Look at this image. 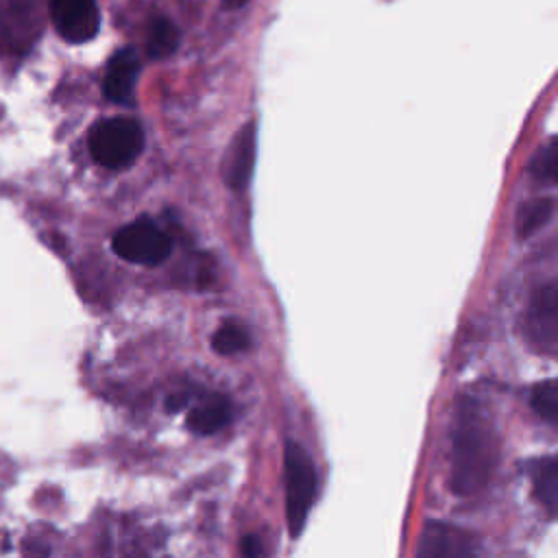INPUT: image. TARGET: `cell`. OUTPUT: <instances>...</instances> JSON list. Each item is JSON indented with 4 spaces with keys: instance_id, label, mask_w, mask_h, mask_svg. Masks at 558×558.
Returning <instances> with one entry per match:
<instances>
[{
    "instance_id": "obj_1",
    "label": "cell",
    "mask_w": 558,
    "mask_h": 558,
    "mask_svg": "<svg viewBox=\"0 0 558 558\" xmlns=\"http://www.w3.org/2000/svg\"><path fill=\"white\" fill-rule=\"evenodd\" d=\"M497 464V434L484 408L462 397L456 405L451 427V486L458 495L482 490Z\"/></svg>"
},
{
    "instance_id": "obj_2",
    "label": "cell",
    "mask_w": 558,
    "mask_h": 558,
    "mask_svg": "<svg viewBox=\"0 0 558 558\" xmlns=\"http://www.w3.org/2000/svg\"><path fill=\"white\" fill-rule=\"evenodd\" d=\"M142 150L144 131L133 118L100 120L89 133L92 157L109 170H122L131 166Z\"/></svg>"
},
{
    "instance_id": "obj_3",
    "label": "cell",
    "mask_w": 558,
    "mask_h": 558,
    "mask_svg": "<svg viewBox=\"0 0 558 558\" xmlns=\"http://www.w3.org/2000/svg\"><path fill=\"white\" fill-rule=\"evenodd\" d=\"M286 480V517L290 536H299L316 493V471L307 451L299 442H288L283 453Z\"/></svg>"
},
{
    "instance_id": "obj_4",
    "label": "cell",
    "mask_w": 558,
    "mask_h": 558,
    "mask_svg": "<svg viewBox=\"0 0 558 558\" xmlns=\"http://www.w3.org/2000/svg\"><path fill=\"white\" fill-rule=\"evenodd\" d=\"M113 251L126 262L155 266L172 251L170 235L148 216H142L113 235Z\"/></svg>"
},
{
    "instance_id": "obj_5",
    "label": "cell",
    "mask_w": 558,
    "mask_h": 558,
    "mask_svg": "<svg viewBox=\"0 0 558 558\" xmlns=\"http://www.w3.org/2000/svg\"><path fill=\"white\" fill-rule=\"evenodd\" d=\"M50 17L57 33L70 44L89 41L100 28L96 0H50Z\"/></svg>"
},
{
    "instance_id": "obj_6",
    "label": "cell",
    "mask_w": 558,
    "mask_h": 558,
    "mask_svg": "<svg viewBox=\"0 0 558 558\" xmlns=\"http://www.w3.org/2000/svg\"><path fill=\"white\" fill-rule=\"evenodd\" d=\"M527 327L532 338L543 351H554L556 347V331H558V290L556 283L549 281L534 292L530 303Z\"/></svg>"
},
{
    "instance_id": "obj_7",
    "label": "cell",
    "mask_w": 558,
    "mask_h": 558,
    "mask_svg": "<svg viewBox=\"0 0 558 558\" xmlns=\"http://www.w3.org/2000/svg\"><path fill=\"white\" fill-rule=\"evenodd\" d=\"M416 554L418 556H471L475 554V541L469 532L456 525L429 521L423 527Z\"/></svg>"
},
{
    "instance_id": "obj_8",
    "label": "cell",
    "mask_w": 558,
    "mask_h": 558,
    "mask_svg": "<svg viewBox=\"0 0 558 558\" xmlns=\"http://www.w3.org/2000/svg\"><path fill=\"white\" fill-rule=\"evenodd\" d=\"M140 74V57L133 48H122L118 50L109 65H107V74L102 81V94L111 100V102H120L126 105L133 98L135 92V81Z\"/></svg>"
},
{
    "instance_id": "obj_9",
    "label": "cell",
    "mask_w": 558,
    "mask_h": 558,
    "mask_svg": "<svg viewBox=\"0 0 558 558\" xmlns=\"http://www.w3.org/2000/svg\"><path fill=\"white\" fill-rule=\"evenodd\" d=\"M255 166V124L248 122L233 137L225 155V181L231 190H242L251 181Z\"/></svg>"
},
{
    "instance_id": "obj_10",
    "label": "cell",
    "mask_w": 558,
    "mask_h": 558,
    "mask_svg": "<svg viewBox=\"0 0 558 558\" xmlns=\"http://www.w3.org/2000/svg\"><path fill=\"white\" fill-rule=\"evenodd\" d=\"M229 421H231V401L222 395H214L205 399L203 403L192 408V412L187 414V427L201 436L222 429Z\"/></svg>"
},
{
    "instance_id": "obj_11",
    "label": "cell",
    "mask_w": 558,
    "mask_h": 558,
    "mask_svg": "<svg viewBox=\"0 0 558 558\" xmlns=\"http://www.w3.org/2000/svg\"><path fill=\"white\" fill-rule=\"evenodd\" d=\"M532 484L541 506L554 517L558 504V464L554 456L541 458L532 466Z\"/></svg>"
},
{
    "instance_id": "obj_12",
    "label": "cell",
    "mask_w": 558,
    "mask_h": 558,
    "mask_svg": "<svg viewBox=\"0 0 558 558\" xmlns=\"http://www.w3.org/2000/svg\"><path fill=\"white\" fill-rule=\"evenodd\" d=\"M554 216V201L551 198H530L525 203H521L517 218H514V227H517V238H530L532 233H536L541 227H545V222Z\"/></svg>"
},
{
    "instance_id": "obj_13",
    "label": "cell",
    "mask_w": 558,
    "mask_h": 558,
    "mask_svg": "<svg viewBox=\"0 0 558 558\" xmlns=\"http://www.w3.org/2000/svg\"><path fill=\"white\" fill-rule=\"evenodd\" d=\"M179 46V31L168 17H153L146 35V52L150 59H166Z\"/></svg>"
},
{
    "instance_id": "obj_14",
    "label": "cell",
    "mask_w": 558,
    "mask_h": 558,
    "mask_svg": "<svg viewBox=\"0 0 558 558\" xmlns=\"http://www.w3.org/2000/svg\"><path fill=\"white\" fill-rule=\"evenodd\" d=\"M31 26V11L24 4H11L7 11L0 15V41L7 44L9 48H24L28 46V39L24 33Z\"/></svg>"
},
{
    "instance_id": "obj_15",
    "label": "cell",
    "mask_w": 558,
    "mask_h": 558,
    "mask_svg": "<svg viewBox=\"0 0 558 558\" xmlns=\"http://www.w3.org/2000/svg\"><path fill=\"white\" fill-rule=\"evenodd\" d=\"M251 344L248 331L240 323H225L218 327V331L211 336V347L220 355H233L244 351Z\"/></svg>"
},
{
    "instance_id": "obj_16",
    "label": "cell",
    "mask_w": 558,
    "mask_h": 558,
    "mask_svg": "<svg viewBox=\"0 0 558 558\" xmlns=\"http://www.w3.org/2000/svg\"><path fill=\"white\" fill-rule=\"evenodd\" d=\"M532 410L547 423H556L558 418V384L556 379H547L532 390Z\"/></svg>"
},
{
    "instance_id": "obj_17",
    "label": "cell",
    "mask_w": 558,
    "mask_h": 558,
    "mask_svg": "<svg viewBox=\"0 0 558 558\" xmlns=\"http://www.w3.org/2000/svg\"><path fill=\"white\" fill-rule=\"evenodd\" d=\"M556 159H558V142L556 137H551L532 159L530 163V172L534 179L538 181H547L551 183L556 179Z\"/></svg>"
},
{
    "instance_id": "obj_18",
    "label": "cell",
    "mask_w": 558,
    "mask_h": 558,
    "mask_svg": "<svg viewBox=\"0 0 558 558\" xmlns=\"http://www.w3.org/2000/svg\"><path fill=\"white\" fill-rule=\"evenodd\" d=\"M187 399H190V395H187V392L170 395V397L166 399V410H168V412H179V410L187 403Z\"/></svg>"
},
{
    "instance_id": "obj_19",
    "label": "cell",
    "mask_w": 558,
    "mask_h": 558,
    "mask_svg": "<svg viewBox=\"0 0 558 558\" xmlns=\"http://www.w3.org/2000/svg\"><path fill=\"white\" fill-rule=\"evenodd\" d=\"M242 551L246 556H259L262 554V545H259V541L255 536H246V538H242Z\"/></svg>"
},
{
    "instance_id": "obj_20",
    "label": "cell",
    "mask_w": 558,
    "mask_h": 558,
    "mask_svg": "<svg viewBox=\"0 0 558 558\" xmlns=\"http://www.w3.org/2000/svg\"><path fill=\"white\" fill-rule=\"evenodd\" d=\"M244 2H248V0H222V4H225L227 9H238V7H242Z\"/></svg>"
}]
</instances>
